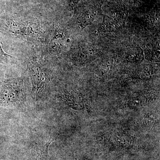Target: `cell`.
<instances>
[{"instance_id": "277c9868", "label": "cell", "mask_w": 160, "mask_h": 160, "mask_svg": "<svg viewBox=\"0 0 160 160\" xmlns=\"http://www.w3.org/2000/svg\"><path fill=\"white\" fill-rule=\"evenodd\" d=\"M96 52L94 50L89 48H79L73 52L72 56L76 62L84 63L94 58Z\"/></svg>"}, {"instance_id": "6da1fadb", "label": "cell", "mask_w": 160, "mask_h": 160, "mask_svg": "<svg viewBox=\"0 0 160 160\" xmlns=\"http://www.w3.org/2000/svg\"><path fill=\"white\" fill-rule=\"evenodd\" d=\"M0 29L12 35L29 40L37 39L41 33V27L38 22L20 23L9 18L0 20Z\"/></svg>"}, {"instance_id": "8992f818", "label": "cell", "mask_w": 160, "mask_h": 160, "mask_svg": "<svg viewBox=\"0 0 160 160\" xmlns=\"http://www.w3.org/2000/svg\"><path fill=\"white\" fill-rule=\"evenodd\" d=\"M52 142L51 138L44 146L38 149V160H49L48 158V149L50 143Z\"/></svg>"}, {"instance_id": "5b68a950", "label": "cell", "mask_w": 160, "mask_h": 160, "mask_svg": "<svg viewBox=\"0 0 160 160\" xmlns=\"http://www.w3.org/2000/svg\"><path fill=\"white\" fill-rule=\"evenodd\" d=\"M63 35L58 30H56L53 33V37L50 41L49 45V50L53 54H57L59 52L62 46Z\"/></svg>"}, {"instance_id": "52a82bcc", "label": "cell", "mask_w": 160, "mask_h": 160, "mask_svg": "<svg viewBox=\"0 0 160 160\" xmlns=\"http://www.w3.org/2000/svg\"><path fill=\"white\" fill-rule=\"evenodd\" d=\"M12 58V56L4 51L2 48V42H0V64H7Z\"/></svg>"}, {"instance_id": "7a4b0ae2", "label": "cell", "mask_w": 160, "mask_h": 160, "mask_svg": "<svg viewBox=\"0 0 160 160\" xmlns=\"http://www.w3.org/2000/svg\"><path fill=\"white\" fill-rule=\"evenodd\" d=\"M27 66L32 83V92L38 93L44 88L47 80L46 71L42 65L37 60L28 61Z\"/></svg>"}, {"instance_id": "3957f363", "label": "cell", "mask_w": 160, "mask_h": 160, "mask_svg": "<svg viewBox=\"0 0 160 160\" xmlns=\"http://www.w3.org/2000/svg\"><path fill=\"white\" fill-rule=\"evenodd\" d=\"M22 81L21 80H5L0 88V98L3 100L13 99L22 93Z\"/></svg>"}]
</instances>
